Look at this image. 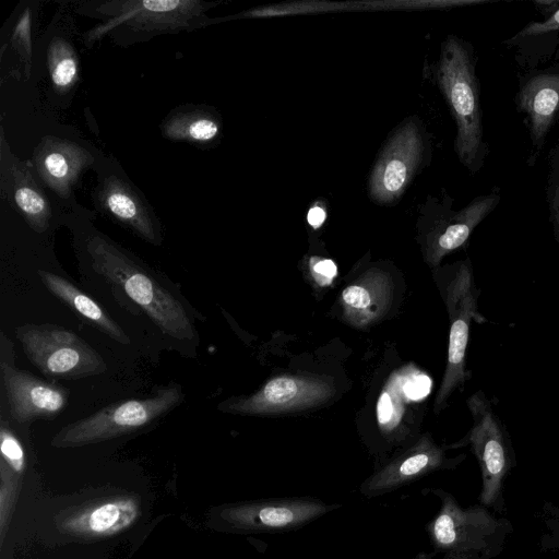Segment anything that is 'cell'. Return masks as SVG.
<instances>
[{"label": "cell", "mask_w": 559, "mask_h": 559, "mask_svg": "<svg viewBox=\"0 0 559 559\" xmlns=\"http://www.w3.org/2000/svg\"><path fill=\"white\" fill-rule=\"evenodd\" d=\"M180 384L158 386L147 396L119 401L62 427L52 438L55 448H76L139 432L180 405Z\"/></svg>", "instance_id": "277c9868"}, {"label": "cell", "mask_w": 559, "mask_h": 559, "mask_svg": "<svg viewBox=\"0 0 559 559\" xmlns=\"http://www.w3.org/2000/svg\"><path fill=\"white\" fill-rule=\"evenodd\" d=\"M222 130L219 117L210 109L191 108L170 114L162 124L163 135L171 141L207 144Z\"/></svg>", "instance_id": "7402d4cb"}, {"label": "cell", "mask_w": 559, "mask_h": 559, "mask_svg": "<svg viewBox=\"0 0 559 559\" xmlns=\"http://www.w3.org/2000/svg\"><path fill=\"white\" fill-rule=\"evenodd\" d=\"M500 190L478 195L461 210H452L453 200L427 195L419 209V225L427 261L436 266L450 252L466 243L474 229L500 202Z\"/></svg>", "instance_id": "30bf717a"}, {"label": "cell", "mask_w": 559, "mask_h": 559, "mask_svg": "<svg viewBox=\"0 0 559 559\" xmlns=\"http://www.w3.org/2000/svg\"><path fill=\"white\" fill-rule=\"evenodd\" d=\"M556 31H559V9L543 22H532L525 25L508 44L515 45L520 40L538 37Z\"/></svg>", "instance_id": "4316f807"}, {"label": "cell", "mask_w": 559, "mask_h": 559, "mask_svg": "<svg viewBox=\"0 0 559 559\" xmlns=\"http://www.w3.org/2000/svg\"><path fill=\"white\" fill-rule=\"evenodd\" d=\"M1 177L2 182L7 181L11 200L26 223L37 233L45 231L52 217L50 202L36 182L31 167L11 154L3 139Z\"/></svg>", "instance_id": "d6986e66"}, {"label": "cell", "mask_w": 559, "mask_h": 559, "mask_svg": "<svg viewBox=\"0 0 559 559\" xmlns=\"http://www.w3.org/2000/svg\"><path fill=\"white\" fill-rule=\"evenodd\" d=\"M95 204L146 242L160 245V227L153 211L121 177H104L95 191Z\"/></svg>", "instance_id": "e0dca14e"}, {"label": "cell", "mask_w": 559, "mask_h": 559, "mask_svg": "<svg viewBox=\"0 0 559 559\" xmlns=\"http://www.w3.org/2000/svg\"><path fill=\"white\" fill-rule=\"evenodd\" d=\"M217 4L202 0H111L84 2L78 11L104 20L85 33L86 46L105 35L122 45L207 26L205 13Z\"/></svg>", "instance_id": "7a4b0ae2"}, {"label": "cell", "mask_w": 559, "mask_h": 559, "mask_svg": "<svg viewBox=\"0 0 559 559\" xmlns=\"http://www.w3.org/2000/svg\"><path fill=\"white\" fill-rule=\"evenodd\" d=\"M326 219L325 204L322 201H314L307 213L308 224L317 229L322 226Z\"/></svg>", "instance_id": "f546056e"}, {"label": "cell", "mask_w": 559, "mask_h": 559, "mask_svg": "<svg viewBox=\"0 0 559 559\" xmlns=\"http://www.w3.org/2000/svg\"><path fill=\"white\" fill-rule=\"evenodd\" d=\"M516 100L526 117L532 145L539 151L559 117V68L527 76L520 86Z\"/></svg>", "instance_id": "ac0fdd59"}, {"label": "cell", "mask_w": 559, "mask_h": 559, "mask_svg": "<svg viewBox=\"0 0 559 559\" xmlns=\"http://www.w3.org/2000/svg\"><path fill=\"white\" fill-rule=\"evenodd\" d=\"M443 559H486L475 552H448Z\"/></svg>", "instance_id": "d6a6232c"}, {"label": "cell", "mask_w": 559, "mask_h": 559, "mask_svg": "<svg viewBox=\"0 0 559 559\" xmlns=\"http://www.w3.org/2000/svg\"><path fill=\"white\" fill-rule=\"evenodd\" d=\"M473 425L461 444L469 443L481 474L479 500L496 506L501 499L502 483L514 464L508 431L486 394L478 390L467 400Z\"/></svg>", "instance_id": "8fae6325"}, {"label": "cell", "mask_w": 559, "mask_h": 559, "mask_svg": "<svg viewBox=\"0 0 559 559\" xmlns=\"http://www.w3.org/2000/svg\"><path fill=\"white\" fill-rule=\"evenodd\" d=\"M392 280L378 269H370L348 285L341 295V305L347 322L366 328L378 321L390 308Z\"/></svg>", "instance_id": "ffe728a7"}, {"label": "cell", "mask_w": 559, "mask_h": 559, "mask_svg": "<svg viewBox=\"0 0 559 559\" xmlns=\"http://www.w3.org/2000/svg\"><path fill=\"white\" fill-rule=\"evenodd\" d=\"M33 168L39 180L60 199L69 200L81 174L94 157L80 144L56 136H45L34 151Z\"/></svg>", "instance_id": "2e32d148"}, {"label": "cell", "mask_w": 559, "mask_h": 559, "mask_svg": "<svg viewBox=\"0 0 559 559\" xmlns=\"http://www.w3.org/2000/svg\"><path fill=\"white\" fill-rule=\"evenodd\" d=\"M534 4L546 17L559 9V0H536Z\"/></svg>", "instance_id": "4dcf8cb0"}, {"label": "cell", "mask_w": 559, "mask_h": 559, "mask_svg": "<svg viewBox=\"0 0 559 559\" xmlns=\"http://www.w3.org/2000/svg\"><path fill=\"white\" fill-rule=\"evenodd\" d=\"M85 251L93 270L133 301L165 336L198 344L191 307L165 276L98 231L88 236Z\"/></svg>", "instance_id": "6da1fadb"}, {"label": "cell", "mask_w": 559, "mask_h": 559, "mask_svg": "<svg viewBox=\"0 0 559 559\" xmlns=\"http://www.w3.org/2000/svg\"><path fill=\"white\" fill-rule=\"evenodd\" d=\"M31 21V11L26 9L21 13L11 36L12 46L20 53L24 62L27 63L28 69L32 57Z\"/></svg>", "instance_id": "484cf974"}, {"label": "cell", "mask_w": 559, "mask_h": 559, "mask_svg": "<svg viewBox=\"0 0 559 559\" xmlns=\"http://www.w3.org/2000/svg\"><path fill=\"white\" fill-rule=\"evenodd\" d=\"M22 476L0 463V542L4 540L21 489Z\"/></svg>", "instance_id": "cb8c5ba5"}, {"label": "cell", "mask_w": 559, "mask_h": 559, "mask_svg": "<svg viewBox=\"0 0 559 559\" xmlns=\"http://www.w3.org/2000/svg\"><path fill=\"white\" fill-rule=\"evenodd\" d=\"M464 455L449 459L442 447L425 435L405 449L397 451L376 467L359 487L366 498H376L395 491L433 472L453 468Z\"/></svg>", "instance_id": "4fadbf2b"}, {"label": "cell", "mask_w": 559, "mask_h": 559, "mask_svg": "<svg viewBox=\"0 0 559 559\" xmlns=\"http://www.w3.org/2000/svg\"><path fill=\"white\" fill-rule=\"evenodd\" d=\"M443 286L444 304L450 320L447 366L435 401L436 412L443 409L453 392L467 379L466 349L473 321L486 322L479 312V290L469 259L453 265Z\"/></svg>", "instance_id": "8992f818"}, {"label": "cell", "mask_w": 559, "mask_h": 559, "mask_svg": "<svg viewBox=\"0 0 559 559\" xmlns=\"http://www.w3.org/2000/svg\"><path fill=\"white\" fill-rule=\"evenodd\" d=\"M430 491L440 500L436 516L426 533L437 552H475L484 558L496 556L509 534V523L495 518L485 506L461 507L455 498L440 488Z\"/></svg>", "instance_id": "5b68a950"}, {"label": "cell", "mask_w": 559, "mask_h": 559, "mask_svg": "<svg viewBox=\"0 0 559 559\" xmlns=\"http://www.w3.org/2000/svg\"><path fill=\"white\" fill-rule=\"evenodd\" d=\"M436 80L456 126L454 151L472 174L481 168L486 156L479 85L472 47L450 35L442 43Z\"/></svg>", "instance_id": "3957f363"}, {"label": "cell", "mask_w": 559, "mask_h": 559, "mask_svg": "<svg viewBox=\"0 0 559 559\" xmlns=\"http://www.w3.org/2000/svg\"><path fill=\"white\" fill-rule=\"evenodd\" d=\"M0 373L11 418L19 424L53 419L68 405L69 391L57 382L1 361Z\"/></svg>", "instance_id": "9a60e30c"}, {"label": "cell", "mask_w": 559, "mask_h": 559, "mask_svg": "<svg viewBox=\"0 0 559 559\" xmlns=\"http://www.w3.org/2000/svg\"><path fill=\"white\" fill-rule=\"evenodd\" d=\"M311 271L319 284L326 285L335 277L337 267L330 259H312Z\"/></svg>", "instance_id": "83f0119b"}, {"label": "cell", "mask_w": 559, "mask_h": 559, "mask_svg": "<svg viewBox=\"0 0 559 559\" xmlns=\"http://www.w3.org/2000/svg\"><path fill=\"white\" fill-rule=\"evenodd\" d=\"M47 67L52 87L58 93H68L79 81V56L63 37H53L47 47Z\"/></svg>", "instance_id": "603a6c76"}, {"label": "cell", "mask_w": 559, "mask_h": 559, "mask_svg": "<svg viewBox=\"0 0 559 559\" xmlns=\"http://www.w3.org/2000/svg\"><path fill=\"white\" fill-rule=\"evenodd\" d=\"M141 499L121 493L84 502L55 518L59 532L80 539L108 537L130 527L141 515Z\"/></svg>", "instance_id": "5bb4252c"}, {"label": "cell", "mask_w": 559, "mask_h": 559, "mask_svg": "<svg viewBox=\"0 0 559 559\" xmlns=\"http://www.w3.org/2000/svg\"><path fill=\"white\" fill-rule=\"evenodd\" d=\"M0 450V463L4 464L16 475L22 476L26 468L25 450L19 437L4 419L1 420Z\"/></svg>", "instance_id": "d4e9b609"}, {"label": "cell", "mask_w": 559, "mask_h": 559, "mask_svg": "<svg viewBox=\"0 0 559 559\" xmlns=\"http://www.w3.org/2000/svg\"><path fill=\"white\" fill-rule=\"evenodd\" d=\"M341 504L316 497H284L228 503L216 508L212 524L237 534L286 533L301 528Z\"/></svg>", "instance_id": "9c48e42d"}, {"label": "cell", "mask_w": 559, "mask_h": 559, "mask_svg": "<svg viewBox=\"0 0 559 559\" xmlns=\"http://www.w3.org/2000/svg\"><path fill=\"white\" fill-rule=\"evenodd\" d=\"M548 203L554 236L559 246V181L549 183Z\"/></svg>", "instance_id": "f1b7e54d"}, {"label": "cell", "mask_w": 559, "mask_h": 559, "mask_svg": "<svg viewBox=\"0 0 559 559\" xmlns=\"http://www.w3.org/2000/svg\"><path fill=\"white\" fill-rule=\"evenodd\" d=\"M44 286L70 309L117 343L128 345L130 337L107 311L73 283L56 273L38 270Z\"/></svg>", "instance_id": "44dd1931"}, {"label": "cell", "mask_w": 559, "mask_h": 559, "mask_svg": "<svg viewBox=\"0 0 559 559\" xmlns=\"http://www.w3.org/2000/svg\"><path fill=\"white\" fill-rule=\"evenodd\" d=\"M430 158V141L424 123L409 116L392 130L368 178L370 200L393 205Z\"/></svg>", "instance_id": "52a82bcc"}, {"label": "cell", "mask_w": 559, "mask_h": 559, "mask_svg": "<svg viewBox=\"0 0 559 559\" xmlns=\"http://www.w3.org/2000/svg\"><path fill=\"white\" fill-rule=\"evenodd\" d=\"M551 166V180H559V139L552 152L549 154Z\"/></svg>", "instance_id": "1f68e13d"}, {"label": "cell", "mask_w": 559, "mask_h": 559, "mask_svg": "<svg viewBox=\"0 0 559 559\" xmlns=\"http://www.w3.org/2000/svg\"><path fill=\"white\" fill-rule=\"evenodd\" d=\"M334 394L332 383L322 377L280 376L248 396L221 402V412L235 415H271L318 406Z\"/></svg>", "instance_id": "7c38bea8"}, {"label": "cell", "mask_w": 559, "mask_h": 559, "mask_svg": "<svg viewBox=\"0 0 559 559\" xmlns=\"http://www.w3.org/2000/svg\"><path fill=\"white\" fill-rule=\"evenodd\" d=\"M15 336L32 365L49 379H82L107 370L99 353L64 326L24 324Z\"/></svg>", "instance_id": "ba28073f"}]
</instances>
